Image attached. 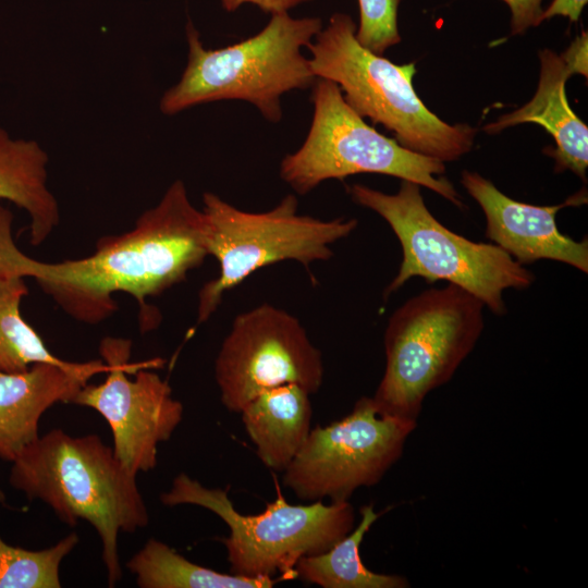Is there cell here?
<instances>
[{
	"mask_svg": "<svg viewBox=\"0 0 588 588\" xmlns=\"http://www.w3.org/2000/svg\"><path fill=\"white\" fill-rule=\"evenodd\" d=\"M321 29L319 17L272 14L256 35L208 49L188 22L187 63L180 81L161 97L160 111L173 115L201 103L243 100L254 105L266 120L279 122L281 97L294 89H307L317 79L302 49Z\"/></svg>",
	"mask_w": 588,
	"mask_h": 588,
	"instance_id": "obj_3",
	"label": "cell"
},
{
	"mask_svg": "<svg viewBox=\"0 0 588 588\" xmlns=\"http://www.w3.org/2000/svg\"><path fill=\"white\" fill-rule=\"evenodd\" d=\"M132 341L106 336L99 354L108 365L106 379L86 383L72 403L99 413L108 422L113 452L131 473L149 471L157 465L158 444L171 438L182 421L183 405L152 368L163 360L130 362Z\"/></svg>",
	"mask_w": 588,
	"mask_h": 588,
	"instance_id": "obj_11",
	"label": "cell"
},
{
	"mask_svg": "<svg viewBox=\"0 0 588 588\" xmlns=\"http://www.w3.org/2000/svg\"><path fill=\"white\" fill-rule=\"evenodd\" d=\"M228 491L207 488L181 473L160 501L167 506L197 505L218 515L230 528L223 544L234 575L271 578L281 573L287 578L301 558L329 550L354 528L348 501L294 505L279 492L262 513L245 515L235 510Z\"/></svg>",
	"mask_w": 588,
	"mask_h": 588,
	"instance_id": "obj_7",
	"label": "cell"
},
{
	"mask_svg": "<svg viewBox=\"0 0 588 588\" xmlns=\"http://www.w3.org/2000/svg\"><path fill=\"white\" fill-rule=\"evenodd\" d=\"M358 526L329 550L301 558L294 575L322 588H407L409 581L401 575L379 574L362 562L359 547L370 527L380 517L372 504L359 510Z\"/></svg>",
	"mask_w": 588,
	"mask_h": 588,
	"instance_id": "obj_18",
	"label": "cell"
},
{
	"mask_svg": "<svg viewBox=\"0 0 588 588\" xmlns=\"http://www.w3.org/2000/svg\"><path fill=\"white\" fill-rule=\"evenodd\" d=\"M395 194L363 184L348 188L352 199L382 217L402 247L395 278L383 292L387 298L408 280H444L476 296L493 314L506 313L503 291L529 287L534 273L493 243L470 241L440 223L425 205L420 185L401 180Z\"/></svg>",
	"mask_w": 588,
	"mask_h": 588,
	"instance_id": "obj_5",
	"label": "cell"
},
{
	"mask_svg": "<svg viewBox=\"0 0 588 588\" xmlns=\"http://www.w3.org/2000/svg\"><path fill=\"white\" fill-rule=\"evenodd\" d=\"M310 100L314 113L307 136L280 164L281 179L295 193L305 195L327 180L378 173L425 186L464 208L455 187L442 176L444 162L414 152L367 124L335 83L317 78Z\"/></svg>",
	"mask_w": 588,
	"mask_h": 588,
	"instance_id": "obj_8",
	"label": "cell"
},
{
	"mask_svg": "<svg viewBox=\"0 0 588 588\" xmlns=\"http://www.w3.org/2000/svg\"><path fill=\"white\" fill-rule=\"evenodd\" d=\"M209 221L208 253L219 262L217 278L198 292L197 323L206 322L223 295L264 267L294 260L306 269L333 256L331 246L358 224L354 218L321 220L298 213V200L289 194L265 212L241 210L218 195H203Z\"/></svg>",
	"mask_w": 588,
	"mask_h": 588,
	"instance_id": "obj_9",
	"label": "cell"
},
{
	"mask_svg": "<svg viewBox=\"0 0 588 588\" xmlns=\"http://www.w3.org/2000/svg\"><path fill=\"white\" fill-rule=\"evenodd\" d=\"M540 76L532 99L522 108L483 126L488 134L522 123H537L554 138L556 148H549L555 160V172L571 170L586 180L588 166V127L568 105L565 84L575 69L562 54L550 49L539 51Z\"/></svg>",
	"mask_w": 588,
	"mask_h": 588,
	"instance_id": "obj_15",
	"label": "cell"
},
{
	"mask_svg": "<svg viewBox=\"0 0 588 588\" xmlns=\"http://www.w3.org/2000/svg\"><path fill=\"white\" fill-rule=\"evenodd\" d=\"M48 155L35 140L13 138L0 125V199L24 209L29 243L41 245L60 223V208L48 187Z\"/></svg>",
	"mask_w": 588,
	"mask_h": 588,
	"instance_id": "obj_17",
	"label": "cell"
},
{
	"mask_svg": "<svg viewBox=\"0 0 588 588\" xmlns=\"http://www.w3.org/2000/svg\"><path fill=\"white\" fill-rule=\"evenodd\" d=\"M359 26L356 29L358 42L376 54L401 41L397 29V8L400 0H358Z\"/></svg>",
	"mask_w": 588,
	"mask_h": 588,
	"instance_id": "obj_22",
	"label": "cell"
},
{
	"mask_svg": "<svg viewBox=\"0 0 588 588\" xmlns=\"http://www.w3.org/2000/svg\"><path fill=\"white\" fill-rule=\"evenodd\" d=\"M483 304L449 283L409 298L384 332L385 369L372 400L379 412L417 420L425 397L445 384L476 345Z\"/></svg>",
	"mask_w": 588,
	"mask_h": 588,
	"instance_id": "obj_6",
	"label": "cell"
},
{
	"mask_svg": "<svg viewBox=\"0 0 588 588\" xmlns=\"http://www.w3.org/2000/svg\"><path fill=\"white\" fill-rule=\"evenodd\" d=\"M27 295L24 278H0V371L17 372L36 363L66 362L50 352L22 316L21 303Z\"/></svg>",
	"mask_w": 588,
	"mask_h": 588,
	"instance_id": "obj_20",
	"label": "cell"
},
{
	"mask_svg": "<svg viewBox=\"0 0 588 588\" xmlns=\"http://www.w3.org/2000/svg\"><path fill=\"white\" fill-rule=\"evenodd\" d=\"M13 215L0 204V278H32L71 318L97 324L110 318L117 293L139 307L142 332L155 330L161 316L148 305L183 282L209 256V221L191 201L183 181H174L159 203L144 211L132 230L107 235L87 257L45 262L24 254L12 234Z\"/></svg>",
	"mask_w": 588,
	"mask_h": 588,
	"instance_id": "obj_1",
	"label": "cell"
},
{
	"mask_svg": "<svg viewBox=\"0 0 588 588\" xmlns=\"http://www.w3.org/2000/svg\"><path fill=\"white\" fill-rule=\"evenodd\" d=\"M102 359L64 364L36 363L17 372L0 371V458L13 462L38 438L39 420L57 403H72L98 373Z\"/></svg>",
	"mask_w": 588,
	"mask_h": 588,
	"instance_id": "obj_14",
	"label": "cell"
},
{
	"mask_svg": "<svg viewBox=\"0 0 588 588\" xmlns=\"http://www.w3.org/2000/svg\"><path fill=\"white\" fill-rule=\"evenodd\" d=\"M215 378L222 404L240 413L256 395L281 384L318 392L322 355L296 317L265 303L234 318L215 360Z\"/></svg>",
	"mask_w": 588,
	"mask_h": 588,
	"instance_id": "obj_12",
	"label": "cell"
},
{
	"mask_svg": "<svg viewBox=\"0 0 588 588\" xmlns=\"http://www.w3.org/2000/svg\"><path fill=\"white\" fill-rule=\"evenodd\" d=\"M77 543L76 532L42 550L14 547L0 537V588H60V564Z\"/></svg>",
	"mask_w": 588,
	"mask_h": 588,
	"instance_id": "obj_21",
	"label": "cell"
},
{
	"mask_svg": "<svg viewBox=\"0 0 588 588\" xmlns=\"http://www.w3.org/2000/svg\"><path fill=\"white\" fill-rule=\"evenodd\" d=\"M140 588H271L277 578L223 574L188 561L164 542L150 538L126 563Z\"/></svg>",
	"mask_w": 588,
	"mask_h": 588,
	"instance_id": "obj_19",
	"label": "cell"
},
{
	"mask_svg": "<svg viewBox=\"0 0 588 588\" xmlns=\"http://www.w3.org/2000/svg\"><path fill=\"white\" fill-rule=\"evenodd\" d=\"M461 183L479 204L486 217V236L519 264L551 259L588 272V242L561 233L559 210L587 203L586 189L553 206L520 203L500 192L477 172L464 170Z\"/></svg>",
	"mask_w": 588,
	"mask_h": 588,
	"instance_id": "obj_13",
	"label": "cell"
},
{
	"mask_svg": "<svg viewBox=\"0 0 588 588\" xmlns=\"http://www.w3.org/2000/svg\"><path fill=\"white\" fill-rule=\"evenodd\" d=\"M587 2L588 0H553L549 8L543 11V21L561 15L576 23Z\"/></svg>",
	"mask_w": 588,
	"mask_h": 588,
	"instance_id": "obj_26",
	"label": "cell"
},
{
	"mask_svg": "<svg viewBox=\"0 0 588 588\" xmlns=\"http://www.w3.org/2000/svg\"><path fill=\"white\" fill-rule=\"evenodd\" d=\"M308 1L313 0H221L223 9L228 12H233L245 3H252L271 15L285 13L290 9Z\"/></svg>",
	"mask_w": 588,
	"mask_h": 588,
	"instance_id": "obj_24",
	"label": "cell"
},
{
	"mask_svg": "<svg viewBox=\"0 0 588 588\" xmlns=\"http://www.w3.org/2000/svg\"><path fill=\"white\" fill-rule=\"evenodd\" d=\"M356 29L345 13L330 17L307 47L313 74L335 83L358 115L382 124L401 146L442 162L469 152L477 130L432 113L414 89L415 64H395L371 52L358 42Z\"/></svg>",
	"mask_w": 588,
	"mask_h": 588,
	"instance_id": "obj_4",
	"label": "cell"
},
{
	"mask_svg": "<svg viewBox=\"0 0 588 588\" xmlns=\"http://www.w3.org/2000/svg\"><path fill=\"white\" fill-rule=\"evenodd\" d=\"M309 393L296 383L265 390L240 412L260 461L283 471L305 443L311 427Z\"/></svg>",
	"mask_w": 588,
	"mask_h": 588,
	"instance_id": "obj_16",
	"label": "cell"
},
{
	"mask_svg": "<svg viewBox=\"0 0 588 588\" xmlns=\"http://www.w3.org/2000/svg\"><path fill=\"white\" fill-rule=\"evenodd\" d=\"M511 9L513 35L523 34L543 21L542 0H503Z\"/></svg>",
	"mask_w": 588,
	"mask_h": 588,
	"instance_id": "obj_23",
	"label": "cell"
},
{
	"mask_svg": "<svg viewBox=\"0 0 588 588\" xmlns=\"http://www.w3.org/2000/svg\"><path fill=\"white\" fill-rule=\"evenodd\" d=\"M135 474L97 434L73 437L52 429L12 462L10 485L40 500L69 526L86 520L101 541L109 587L122 577L118 539L149 522Z\"/></svg>",
	"mask_w": 588,
	"mask_h": 588,
	"instance_id": "obj_2",
	"label": "cell"
},
{
	"mask_svg": "<svg viewBox=\"0 0 588 588\" xmlns=\"http://www.w3.org/2000/svg\"><path fill=\"white\" fill-rule=\"evenodd\" d=\"M588 48V37L587 32H581V34L569 45L567 50L563 52V56L575 69L576 74L584 75L587 77L588 66H587V49Z\"/></svg>",
	"mask_w": 588,
	"mask_h": 588,
	"instance_id": "obj_25",
	"label": "cell"
},
{
	"mask_svg": "<svg viewBox=\"0 0 588 588\" xmlns=\"http://www.w3.org/2000/svg\"><path fill=\"white\" fill-rule=\"evenodd\" d=\"M416 427L417 420L383 414L363 396L348 415L310 430L283 482L304 501H348L358 488L381 480Z\"/></svg>",
	"mask_w": 588,
	"mask_h": 588,
	"instance_id": "obj_10",
	"label": "cell"
}]
</instances>
